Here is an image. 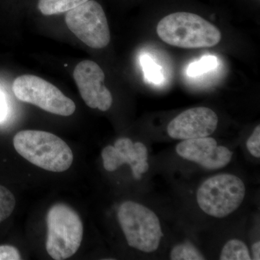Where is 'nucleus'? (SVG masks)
I'll list each match as a JSON object with an SVG mask.
<instances>
[{"instance_id":"obj_1","label":"nucleus","mask_w":260,"mask_h":260,"mask_svg":"<svg viewBox=\"0 0 260 260\" xmlns=\"http://www.w3.org/2000/svg\"><path fill=\"white\" fill-rule=\"evenodd\" d=\"M157 34L162 42L183 49L215 47L221 40V32L208 20L194 13L179 12L159 22Z\"/></svg>"},{"instance_id":"obj_2","label":"nucleus","mask_w":260,"mask_h":260,"mask_svg":"<svg viewBox=\"0 0 260 260\" xmlns=\"http://www.w3.org/2000/svg\"><path fill=\"white\" fill-rule=\"evenodd\" d=\"M13 145L23 158L49 172H65L73 164L71 148L64 140L48 132H19L14 137Z\"/></svg>"},{"instance_id":"obj_3","label":"nucleus","mask_w":260,"mask_h":260,"mask_svg":"<svg viewBox=\"0 0 260 260\" xmlns=\"http://www.w3.org/2000/svg\"><path fill=\"white\" fill-rule=\"evenodd\" d=\"M46 249L53 259L63 260L74 255L81 245L83 225L75 210L68 205H53L47 213Z\"/></svg>"},{"instance_id":"obj_4","label":"nucleus","mask_w":260,"mask_h":260,"mask_svg":"<svg viewBox=\"0 0 260 260\" xmlns=\"http://www.w3.org/2000/svg\"><path fill=\"white\" fill-rule=\"evenodd\" d=\"M117 216L129 246L147 253L158 249L164 234L153 211L139 203L126 201L119 207Z\"/></svg>"},{"instance_id":"obj_5","label":"nucleus","mask_w":260,"mask_h":260,"mask_svg":"<svg viewBox=\"0 0 260 260\" xmlns=\"http://www.w3.org/2000/svg\"><path fill=\"white\" fill-rule=\"evenodd\" d=\"M246 194L244 183L232 174L214 176L200 185L197 201L200 209L214 218H225L242 205Z\"/></svg>"},{"instance_id":"obj_6","label":"nucleus","mask_w":260,"mask_h":260,"mask_svg":"<svg viewBox=\"0 0 260 260\" xmlns=\"http://www.w3.org/2000/svg\"><path fill=\"white\" fill-rule=\"evenodd\" d=\"M13 90L21 102L28 103L56 115L73 114L76 106L54 85L32 75L19 76L13 82Z\"/></svg>"},{"instance_id":"obj_7","label":"nucleus","mask_w":260,"mask_h":260,"mask_svg":"<svg viewBox=\"0 0 260 260\" xmlns=\"http://www.w3.org/2000/svg\"><path fill=\"white\" fill-rule=\"evenodd\" d=\"M65 22L70 30L89 47L103 49L110 42L107 16L101 5L94 0L68 11Z\"/></svg>"},{"instance_id":"obj_8","label":"nucleus","mask_w":260,"mask_h":260,"mask_svg":"<svg viewBox=\"0 0 260 260\" xmlns=\"http://www.w3.org/2000/svg\"><path fill=\"white\" fill-rule=\"evenodd\" d=\"M73 77L82 99L88 107L102 112L110 109L112 93L104 85L105 75L97 63L91 60L80 61L75 67Z\"/></svg>"},{"instance_id":"obj_9","label":"nucleus","mask_w":260,"mask_h":260,"mask_svg":"<svg viewBox=\"0 0 260 260\" xmlns=\"http://www.w3.org/2000/svg\"><path fill=\"white\" fill-rule=\"evenodd\" d=\"M218 123V116L209 108H191L171 121L167 132L171 138L176 140L205 138L213 134Z\"/></svg>"},{"instance_id":"obj_10","label":"nucleus","mask_w":260,"mask_h":260,"mask_svg":"<svg viewBox=\"0 0 260 260\" xmlns=\"http://www.w3.org/2000/svg\"><path fill=\"white\" fill-rule=\"evenodd\" d=\"M104 167L108 172H114L123 164L131 167L135 179H140L148 172V149L143 143H133L129 138L116 140L114 146L108 145L102 152Z\"/></svg>"},{"instance_id":"obj_11","label":"nucleus","mask_w":260,"mask_h":260,"mask_svg":"<svg viewBox=\"0 0 260 260\" xmlns=\"http://www.w3.org/2000/svg\"><path fill=\"white\" fill-rule=\"evenodd\" d=\"M217 146L214 138L205 137L183 140L177 145L176 151L181 158L200 165L213 155Z\"/></svg>"},{"instance_id":"obj_12","label":"nucleus","mask_w":260,"mask_h":260,"mask_svg":"<svg viewBox=\"0 0 260 260\" xmlns=\"http://www.w3.org/2000/svg\"><path fill=\"white\" fill-rule=\"evenodd\" d=\"M88 0H39L38 8L44 15L60 14L74 9Z\"/></svg>"},{"instance_id":"obj_13","label":"nucleus","mask_w":260,"mask_h":260,"mask_svg":"<svg viewBox=\"0 0 260 260\" xmlns=\"http://www.w3.org/2000/svg\"><path fill=\"white\" fill-rule=\"evenodd\" d=\"M247 246L239 239H232L224 245L220 253L221 260H250Z\"/></svg>"},{"instance_id":"obj_14","label":"nucleus","mask_w":260,"mask_h":260,"mask_svg":"<svg viewBox=\"0 0 260 260\" xmlns=\"http://www.w3.org/2000/svg\"><path fill=\"white\" fill-rule=\"evenodd\" d=\"M233 153L225 146H217L213 155L200 164L208 170H215L225 167L230 162Z\"/></svg>"},{"instance_id":"obj_15","label":"nucleus","mask_w":260,"mask_h":260,"mask_svg":"<svg viewBox=\"0 0 260 260\" xmlns=\"http://www.w3.org/2000/svg\"><path fill=\"white\" fill-rule=\"evenodd\" d=\"M172 260H203L204 256L194 245L189 242L178 244L170 253Z\"/></svg>"},{"instance_id":"obj_16","label":"nucleus","mask_w":260,"mask_h":260,"mask_svg":"<svg viewBox=\"0 0 260 260\" xmlns=\"http://www.w3.org/2000/svg\"><path fill=\"white\" fill-rule=\"evenodd\" d=\"M218 66L217 58L214 56H205L199 61L189 65L187 74L191 77H197L215 69Z\"/></svg>"},{"instance_id":"obj_17","label":"nucleus","mask_w":260,"mask_h":260,"mask_svg":"<svg viewBox=\"0 0 260 260\" xmlns=\"http://www.w3.org/2000/svg\"><path fill=\"white\" fill-rule=\"evenodd\" d=\"M141 64L144 71L145 78L148 82L155 84L162 83L164 77L161 73V68L150 56H142Z\"/></svg>"},{"instance_id":"obj_18","label":"nucleus","mask_w":260,"mask_h":260,"mask_svg":"<svg viewBox=\"0 0 260 260\" xmlns=\"http://www.w3.org/2000/svg\"><path fill=\"white\" fill-rule=\"evenodd\" d=\"M14 195L5 186L0 185V223L13 213L15 207Z\"/></svg>"},{"instance_id":"obj_19","label":"nucleus","mask_w":260,"mask_h":260,"mask_svg":"<svg viewBox=\"0 0 260 260\" xmlns=\"http://www.w3.org/2000/svg\"><path fill=\"white\" fill-rule=\"evenodd\" d=\"M246 148L249 153L256 158H260V126L254 129L246 142Z\"/></svg>"},{"instance_id":"obj_20","label":"nucleus","mask_w":260,"mask_h":260,"mask_svg":"<svg viewBox=\"0 0 260 260\" xmlns=\"http://www.w3.org/2000/svg\"><path fill=\"white\" fill-rule=\"evenodd\" d=\"M21 259L18 249L13 246H0V260H20Z\"/></svg>"},{"instance_id":"obj_21","label":"nucleus","mask_w":260,"mask_h":260,"mask_svg":"<svg viewBox=\"0 0 260 260\" xmlns=\"http://www.w3.org/2000/svg\"><path fill=\"white\" fill-rule=\"evenodd\" d=\"M8 108L5 94L0 90V121L4 120L8 114Z\"/></svg>"},{"instance_id":"obj_22","label":"nucleus","mask_w":260,"mask_h":260,"mask_svg":"<svg viewBox=\"0 0 260 260\" xmlns=\"http://www.w3.org/2000/svg\"><path fill=\"white\" fill-rule=\"evenodd\" d=\"M251 251H252L253 259L255 260L260 259V242L254 243L251 246Z\"/></svg>"}]
</instances>
